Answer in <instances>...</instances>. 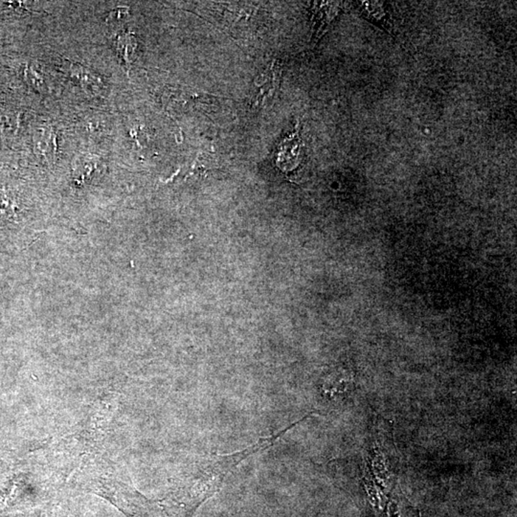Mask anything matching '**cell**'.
<instances>
[{"label": "cell", "mask_w": 517, "mask_h": 517, "mask_svg": "<svg viewBox=\"0 0 517 517\" xmlns=\"http://www.w3.org/2000/svg\"><path fill=\"white\" fill-rule=\"evenodd\" d=\"M293 134L280 144L277 156V164L283 171H291L297 169L303 159V143L300 136L299 124Z\"/></svg>", "instance_id": "cell-3"}, {"label": "cell", "mask_w": 517, "mask_h": 517, "mask_svg": "<svg viewBox=\"0 0 517 517\" xmlns=\"http://www.w3.org/2000/svg\"><path fill=\"white\" fill-rule=\"evenodd\" d=\"M36 151L47 162L55 159L57 151V141L55 134L49 126H41L36 134Z\"/></svg>", "instance_id": "cell-8"}, {"label": "cell", "mask_w": 517, "mask_h": 517, "mask_svg": "<svg viewBox=\"0 0 517 517\" xmlns=\"http://www.w3.org/2000/svg\"><path fill=\"white\" fill-rule=\"evenodd\" d=\"M339 2H313L311 5V14L313 21V44H316L319 39L327 32L328 26L340 13Z\"/></svg>", "instance_id": "cell-4"}, {"label": "cell", "mask_w": 517, "mask_h": 517, "mask_svg": "<svg viewBox=\"0 0 517 517\" xmlns=\"http://www.w3.org/2000/svg\"><path fill=\"white\" fill-rule=\"evenodd\" d=\"M302 420L291 424L271 437L261 438L257 442L243 451L230 454L211 455L191 463L184 476L176 482L171 493V501L179 506V517H190L201 504L221 490L224 479L239 463L258 452L266 451L276 443L288 430L293 428Z\"/></svg>", "instance_id": "cell-1"}, {"label": "cell", "mask_w": 517, "mask_h": 517, "mask_svg": "<svg viewBox=\"0 0 517 517\" xmlns=\"http://www.w3.org/2000/svg\"><path fill=\"white\" fill-rule=\"evenodd\" d=\"M69 72L73 80L77 81L81 89L88 94L92 95L103 94L105 84L96 73L81 64H70Z\"/></svg>", "instance_id": "cell-6"}, {"label": "cell", "mask_w": 517, "mask_h": 517, "mask_svg": "<svg viewBox=\"0 0 517 517\" xmlns=\"http://www.w3.org/2000/svg\"><path fill=\"white\" fill-rule=\"evenodd\" d=\"M281 77H282L281 64L277 61H273L271 66L262 75L258 76L255 81V86L258 89L256 103L258 104L261 101L273 96L277 89L280 88Z\"/></svg>", "instance_id": "cell-5"}, {"label": "cell", "mask_w": 517, "mask_h": 517, "mask_svg": "<svg viewBox=\"0 0 517 517\" xmlns=\"http://www.w3.org/2000/svg\"><path fill=\"white\" fill-rule=\"evenodd\" d=\"M352 4L362 18L394 36V24L389 4L381 1H356Z\"/></svg>", "instance_id": "cell-2"}, {"label": "cell", "mask_w": 517, "mask_h": 517, "mask_svg": "<svg viewBox=\"0 0 517 517\" xmlns=\"http://www.w3.org/2000/svg\"><path fill=\"white\" fill-rule=\"evenodd\" d=\"M166 109L173 111V112H179V111H188L191 106H198L199 105H205L207 104L206 98L204 95H199L198 94H189V92L170 91L164 94L163 97Z\"/></svg>", "instance_id": "cell-7"}, {"label": "cell", "mask_w": 517, "mask_h": 517, "mask_svg": "<svg viewBox=\"0 0 517 517\" xmlns=\"http://www.w3.org/2000/svg\"><path fill=\"white\" fill-rule=\"evenodd\" d=\"M27 76H28V81H29V83L32 84L34 88L36 89H44V79L41 77L39 74H36V71H33V70H28Z\"/></svg>", "instance_id": "cell-12"}, {"label": "cell", "mask_w": 517, "mask_h": 517, "mask_svg": "<svg viewBox=\"0 0 517 517\" xmlns=\"http://www.w3.org/2000/svg\"><path fill=\"white\" fill-rule=\"evenodd\" d=\"M116 46L120 58L126 66L131 67L136 57L137 49L136 36L131 33L120 34L117 38Z\"/></svg>", "instance_id": "cell-9"}, {"label": "cell", "mask_w": 517, "mask_h": 517, "mask_svg": "<svg viewBox=\"0 0 517 517\" xmlns=\"http://www.w3.org/2000/svg\"><path fill=\"white\" fill-rule=\"evenodd\" d=\"M128 14L129 12L126 8H117V9L112 11L111 15H109L108 21L111 22V24H121L124 21H125Z\"/></svg>", "instance_id": "cell-11"}, {"label": "cell", "mask_w": 517, "mask_h": 517, "mask_svg": "<svg viewBox=\"0 0 517 517\" xmlns=\"http://www.w3.org/2000/svg\"><path fill=\"white\" fill-rule=\"evenodd\" d=\"M98 162L94 157L83 156L76 160L74 164L75 179L79 181H84L89 179L97 170Z\"/></svg>", "instance_id": "cell-10"}]
</instances>
